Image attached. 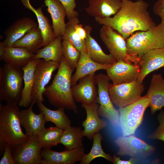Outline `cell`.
<instances>
[{
    "label": "cell",
    "mask_w": 164,
    "mask_h": 164,
    "mask_svg": "<svg viewBox=\"0 0 164 164\" xmlns=\"http://www.w3.org/2000/svg\"><path fill=\"white\" fill-rule=\"evenodd\" d=\"M121 0V9L113 17L95 18V21L110 26L125 39L136 31H145L156 26L148 10L147 2L143 0Z\"/></svg>",
    "instance_id": "6da1fadb"
},
{
    "label": "cell",
    "mask_w": 164,
    "mask_h": 164,
    "mask_svg": "<svg viewBox=\"0 0 164 164\" xmlns=\"http://www.w3.org/2000/svg\"><path fill=\"white\" fill-rule=\"evenodd\" d=\"M73 71L63 57L58 71L51 84L46 87L44 95L54 107L77 113L78 108L73 97L71 84Z\"/></svg>",
    "instance_id": "7a4b0ae2"
},
{
    "label": "cell",
    "mask_w": 164,
    "mask_h": 164,
    "mask_svg": "<svg viewBox=\"0 0 164 164\" xmlns=\"http://www.w3.org/2000/svg\"><path fill=\"white\" fill-rule=\"evenodd\" d=\"M17 105L0 103V145H6L12 149L26 142L29 137L22 129Z\"/></svg>",
    "instance_id": "3957f363"
},
{
    "label": "cell",
    "mask_w": 164,
    "mask_h": 164,
    "mask_svg": "<svg viewBox=\"0 0 164 164\" xmlns=\"http://www.w3.org/2000/svg\"><path fill=\"white\" fill-rule=\"evenodd\" d=\"M128 53L141 57L149 50L164 48V22L145 31L134 32L126 39Z\"/></svg>",
    "instance_id": "277c9868"
},
{
    "label": "cell",
    "mask_w": 164,
    "mask_h": 164,
    "mask_svg": "<svg viewBox=\"0 0 164 164\" xmlns=\"http://www.w3.org/2000/svg\"><path fill=\"white\" fill-rule=\"evenodd\" d=\"M22 69L5 63L0 67V101L18 105L23 88Z\"/></svg>",
    "instance_id": "5b68a950"
},
{
    "label": "cell",
    "mask_w": 164,
    "mask_h": 164,
    "mask_svg": "<svg viewBox=\"0 0 164 164\" xmlns=\"http://www.w3.org/2000/svg\"><path fill=\"white\" fill-rule=\"evenodd\" d=\"M149 104V100L146 94L134 102L119 108V126L123 136L135 135L142 122L145 112Z\"/></svg>",
    "instance_id": "8992f818"
},
{
    "label": "cell",
    "mask_w": 164,
    "mask_h": 164,
    "mask_svg": "<svg viewBox=\"0 0 164 164\" xmlns=\"http://www.w3.org/2000/svg\"><path fill=\"white\" fill-rule=\"evenodd\" d=\"M100 36L110 53L117 61L138 65L141 57L128 53L126 40L119 33L110 26L103 25L100 31Z\"/></svg>",
    "instance_id": "52a82bcc"
},
{
    "label": "cell",
    "mask_w": 164,
    "mask_h": 164,
    "mask_svg": "<svg viewBox=\"0 0 164 164\" xmlns=\"http://www.w3.org/2000/svg\"><path fill=\"white\" fill-rule=\"evenodd\" d=\"M95 79L98 87L97 102L100 104L99 115L107 118L113 126L119 125V113L114 108L109 95V79L107 75L102 73L95 75Z\"/></svg>",
    "instance_id": "ba28073f"
},
{
    "label": "cell",
    "mask_w": 164,
    "mask_h": 164,
    "mask_svg": "<svg viewBox=\"0 0 164 164\" xmlns=\"http://www.w3.org/2000/svg\"><path fill=\"white\" fill-rule=\"evenodd\" d=\"M119 148L117 154L121 156H129L138 159H145L154 152L155 148L134 135L120 136L114 141Z\"/></svg>",
    "instance_id": "9c48e42d"
},
{
    "label": "cell",
    "mask_w": 164,
    "mask_h": 164,
    "mask_svg": "<svg viewBox=\"0 0 164 164\" xmlns=\"http://www.w3.org/2000/svg\"><path fill=\"white\" fill-rule=\"evenodd\" d=\"M144 89L142 83L137 80L118 85L110 84L109 92L113 104L121 108L134 102L140 98Z\"/></svg>",
    "instance_id": "30bf717a"
},
{
    "label": "cell",
    "mask_w": 164,
    "mask_h": 164,
    "mask_svg": "<svg viewBox=\"0 0 164 164\" xmlns=\"http://www.w3.org/2000/svg\"><path fill=\"white\" fill-rule=\"evenodd\" d=\"M60 62L40 59L35 71L32 92V102H43L44 93L53 72L59 68Z\"/></svg>",
    "instance_id": "8fae6325"
},
{
    "label": "cell",
    "mask_w": 164,
    "mask_h": 164,
    "mask_svg": "<svg viewBox=\"0 0 164 164\" xmlns=\"http://www.w3.org/2000/svg\"><path fill=\"white\" fill-rule=\"evenodd\" d=\"M42 148L38 135L30 137L26 142L12 149L13 158L16 164H41Z\"/></svg>",
    "instance_id": "7c38bea8"
},
{
    "label": "cell",
    "mask_w": 164,
    "mask_h": 164,
    "mask_svg": "<svg viewBox=\"0 0 164 164\" xmlns=\"http://www.w3.org/2000/svg\"><path fill=\"white\" fill-rule=\"evenodd\" d=\"M107 76L114 85L129 83L137 80L140 72V66L117 61L110 65L105 70Z\"/></svg>",
    "instance_id": "4fadbf2b"
},
{
    "label": "cell",
    "mask_w": 164,
    "mask_h": 164,
    "mask_svg": "<svg viewBox=\"0 0 164 164\" xmlns=\"http://www.w3.org/2000/svg\"><path fill=\"white\" fill-rule=\"evenodd\" d=\"M95 73L87 75L72 86L73 97L75 101L87 105L97 102V91L96 86Z\"/></svg>",
    "instance_id": "5bb4252c"
},
{
    "label": "cell",
    "mask_w": 164,
    "mask_h": 164,
    "mask_svg": "<svg viewBox=\"0 0 164 164\" xmlns=\"http://www.w3.org/2000/svg\"><path fill=\"white\" fill-rule=\"evenodd\" d=\"M84 154V148L60 152L43 148L41 164H74L80 161Z\"/></svg>",
    "instance_id": "9a60e30c"
},
{
    "label": "cell",
    "mask_w": 164,
    "mask_h": 164,
    "mask_svg": "<svg viewBox=\"0 0 164 164\" xmlns=\"http://www.w3.org/2000/svg\"><path fill=\"white\" fill-rule=\"evenodd\" d=\"M35 104L32 102L27 109L20 111L19 118L21 125L29 137L38 135L45 128L46 122L43 114L34 113L32 108Z\"/></svg>",
    "instance_id": "2e32d148"
},
{
    "label": "cell",
    "mask_w": 164,
    "mask_h": 164,
    "mask_svg": "<svg viewBox=\"0 0 164 164\" xmlns=\"http://www.w3.org/2000/svg\"><path fill=\"white\" fill-rule=\"evenodd\" d=\"M140 72L137 80L140 83L149 73L164 67V48L150 50L141 57Z\"/></svg>",
    "instance_id": "e0dca14e"
},
{
    "label": "cell",
    "mask_w": 164,
    "mask_h": 164,
    "mask_svg": "<svg viewBox=\"0 0 164 164\" xmlns=\"http://www.w3.org/2000/svg\"><path fill=\"white\" fill-rule=\"evenodd\" d=\"M37 27L36 23L29 17H24L17 20L4 31L5 39L3 42H0V46L5 47L12 46L14 43L28 31Z\"/></svg>",
    "instance_id": "ac0fdd59"
},
{
    "label": "cell",
    "mask_w": 164,
    "mask_h": 164,
    "mask_svg": "<svg viewBox=\"0 0 164 164\" xmlns=\"http://www.w3.org/2000/svg\"><path fill=\"white\" fill-rule=\"evenodd\" d=\"M81 106L84 108L86 113V118L82 123L84 135L92 140L95 133L107 127V123L99 117L97 103L90 105L82 104Z\"/></svg>",
    "instance_id": "d6986e66"
},
{
    "label": "cell",
    "mask_w": 164,
    "mask_h": 164,
    "mask_svg": "<svg viewBox=\"0 0 164 164\" xmlns=\"http://www.w3.org/2000/svg\"><path fill=\"white\" fill-rule=\"evenodd\" d=\"M85 9L90 16L95 18L110 17L116 14L121 9V0H88Z\"/></svg>",
    "instance_id": "ffe728a7"
},
{
    "label": "cell",
    "mask_w": 164,
    "mask_h": 164,
    "mask_svg": "<svg viewBox=\"0 0 164 164\" xmlns=\"http://www.w3.org/2000/svg\"><path fill=\"white\" fill-rule=\"evenodd\" d=\"M146 95L152 115L164 107V78L161 74L152 75Z\"/></svg>",
    "instance_id": "44dd1931"
},
{
    "label": "cell",
    "mask_w": 164,
    "mask_h": 164,
    "mask_svg": "<svg viewBox=\"0 0 164 164\" xmlns=\"http://www.w3.org/2000/svg\"><path fill=\"white\" fill-rule=\"evenodd\" d=\"M35 54L22 47L0 46V60L21 68L33 59Z\"/></svg>",
    "instance_id": "7402d4cb"
},
{
    "label": "cell",
    "mask_w": 164,
    "mask_h": 164,
    "mask_svg": "<svg viewBox=\"0 0 164 164\" xmlns=\"http://www.w3.org/2000/svg\"><path fill=\"white\" fill-rule=\"evenodd\" d=\"M84 27L87 32L86 51L90 59L96 63L105 65H111L116 62L110 53L107 54L104 52L97 41L91 36V26L86 25Z\"/></svg>",
    "instance_id": "603a6c76"
},
{
    "label": "cell",
    "mask_w": 164,
    "mask_h": 164,
    "mask_svg": "<svg viewBox=\"0 0 164 164\" xmlns=\"http://www.w3.org/2000/svg\"><path fill=\"white\" fill-rule=\"evenodd\" d=\"M44 3L51 17L52 27L56 37L62 36L66 26L65 9L58 0H44Z\"/></svg>",
    "instance_id": "cb8c5ba5"
},
{
    "label": "cell",
    "mask_w": 164,
    "mask_h": 164,
    "mask_svg": "<svg viewBox=\"0 0 164 164\" xmlns=\"http://www.w3.org/2000/svg\"><path fill=\"white\" fill-rule=\"evenodd\" d=\"M40 59H33L22 68L23 73L24 86L19 105L23 107L29 106L32 102V92L34 74L36 66Z\"/></svg>",
    "instance_id": "d4e9b609"
},
{
    "label": "cell",
    "mask_w": 164,
    "mask_h": 164,
    "mask_svg": "<svg viewBox=\"0 0 164 164\" xmlns=\"http://www.w3.org/2000/svg\"><path fill=\"white\" fill-rule=\"evenodd\" d=\"M80 58L77 64L76 71L72 76L71 80L72 86L77 84L82 78L101 70H106L110 65L97 63L92 60L88 56L86 51L82 52Z\"/></svg>",
    "instance_id": "484cf974"
},
{
    "label": "cell",
    "mask_w": 164,
    "mask_h": 164,
    "mask_svg": "<svg viewBox=\"0 0 164 164\" xmlns=\"http://www.w3.org/2000/svg\"><path fill=\"white\" fill-rule=\"evenodd\" d=\"M23 5L31 10L36 15L43 39V47L53 41L56 38L49 20L43 14L41 7L35 9L31 5L30 0H21Z\"/></svg>",
    "instance_id": "4316f807"
},
{
    "label": "cell",
    "mask_w": 164,
    "mask_h": 164,
    "mask_svg": "<svg viewBox=\"0 0 164 164\" xmlns=\"http://www.w3.org/2000/svg\"><path fill=\"white\" fill-rule=\"evenodd\" d=\"M43 39L38 27L33 28L28 31L22 37L16 41L13 47H19L34 53L43 47Z\"/></svg>",
    "instance_id": "83f0119b"
},
{
    "label": "cell",
    "mask_w": 164,
    "mask_h": 164,
    "mask_svg": "<svg viewBox=\"0 0 164 164\" xmlns=\"http://www.w3.org/2000/svg\"><path fill=\"white\" fill-rule=\"evenodd\" d=\"M62 40L61 36H59L52 42L36 53L33 59H42L47 61L60 62L63 58Z\"/></svg>",
    "instance_id": "f1b7e54d"
},
{
    "label": "cell",
    "mask_w": 164,
    "mask_h": 164,
    "mask_svg": "<svg viewBox=\"0 0 164 164\" xmlns=\"http://www.w3.org/2000/svg\"><path fill=\"white\" fill-rule=\"evenodd\" d=\"M37 104L39 110L44 115L46 122H52L56 127L63 130L71 126V121L65 113L64 108H59L53 110L47 108L43 102Z\"/></svg>",
    "instance_id": "f546056e"
},
{
    "label": "cell",
    "mask_w": 164,
    "mask_h": 164,
    "mask_svg": "<svg viewBox=\"0 0 164 164\" xmlns=\"http://www.w3.org/2000/svg\"><path fill=\"white\" fill-rule=\"evenodd\" d=\"M84 136L83 130L80 127L70 126L63 130L60 143L63 144L67 150L83 148Z\"/></svg>",
    "instance_id": "4dcf8cb0"
},
{
    "label": "cell",
    "mask_w": 164,
    "mask_h": 164,
    "mask_svg": "<svg viewBox=\"0 0 164 164\" xmlns=\"http://www.w3.org/2000/svg\"><path fill=\"white\" fill-rule=\"evenodd\" d=\"M103 138L102 135L100 133L94 135L91 149L88 154H84L80 161V164H89L93 160L99 157H103L112 162V157L110 154L106 153L102 149L101 141Z\"/></svg>",
    "instance_id": "1f68e13d"
},
{
    "label": "cell",
    "mask_w": 164,
    "mask_h": 164,
    "mask_svg": "<svg viewBox=\"0 0 164 164\" xmlns=\"http://www.w3.org/2000/svg\"><path fill=\"white\" fill-rule=\"evenodd\" d=\"M63 129L56 127L45 128L38 135L39 144L43 148L50 149L60 143Z\"/></svg>",
    "instance_id": "d6a6232c"
},
{
    "label": "cell",
    "mask_w": 164,
    "mask_h": 164,
    "mask_svg": "<svg viewBox=\"0 0 164 164\" xmlns=\"http://www.w3.org/2000/svg\"><path fill=\"white\" fill-rule=\"evenodd\" d=\"M79 20L78 17H74L66 23V28L62 40H67L73 45L80 52L86 51L85 40L81 39L75 31V26Z\"/></svg>",
    "instance_id": "836d02e7"
},
{
    "label": "cell",
    "mask_w": 164,
    "mask_h": 164,
    "mask_svg": "<svg viewBox=\"0 0 164 164\" xmlns=\"http://www.w3.org/2000/svg\"><path fill=\"white\" fill-rule=\"evenodd\" d=\"M63 57L73 71L76 68L81 53L67 40L62 41Z\"/></svg>",
    "instance_id": "e575fe53"
},
{
    "label": "cell",
    "mask_w": 164,
    "mask_h": 164,
    "mask_svg": "<svg viewBox=\"0 0 164 164\" xmlns=\"http://www.w3.org/2000/svg\"><path fill=\"white\" fill-rule=\"evenodd\" d=\"M159 126L148 136V139H158L164 142V111L161 110L156 117Z\"/></svg>",
    "instance_id": "d590c367"
},
{
    "label": "cell",
    "mask_w": 164,
    "mask_h": 164,
    "mask_svg": "<svg viewBox=\"0 0 164 164\" xmlns=\"http://www.w3.org/2000/svg\"><path fill=\"white\" fill-rule=\"evenodd\" d=\"M64 7L66 12V16L68 20L78 17V12L75 9L76 4V0H58Z\"/></svg>",
    "instance_id": "8d00e7d4"
},
{
    "label": "cell",
    "mask_w": 164,
    "mask_h": 164,
    "mask_svg": "<svg viewBox=\"0 0 164 164\" xmlns=\"http://www.w3.org/2000/svg\"><path fill=\"white\" fill-rule=\"evenodd\" d=\"M4 150V153L0 160V164H16L12 155V149L6 145Z\"/></svg>",
    "instance_id": "74e56055"
},
{
    "label": "cell",
    "mask_w": 164,
    "mask_h": 164,
    "mask_svg": "<svg viewBox=\"0 0 164 164\" xmlns=\"http://www.w3.org/2000/svg\"><path fill=\"white\" fill-rule=\"evenodd\" d=\"M153 10L154 13L160 17L161 22H164V0H158L155 3Z\"/></svg>",
    "instance_id": "f35d334b"
},
{
    "label": "cell",
    "mask_w": 164,
    "mask_h": 164,
    "mask_svg": "<svg viewBox=\"0 0 164 164\" xmlns=\"http://www.w3.org/2000/svg\"><path fill=\"white\" fill-rule=\"evenodd\" d=\"M138 160V159L133 157H131L129 160H122L119 157H117L114 155L112 156L111 162L113 164H132L137 163Z\"/></svg>",
    "instance_id": "ab89813d"
}]
</instances>
